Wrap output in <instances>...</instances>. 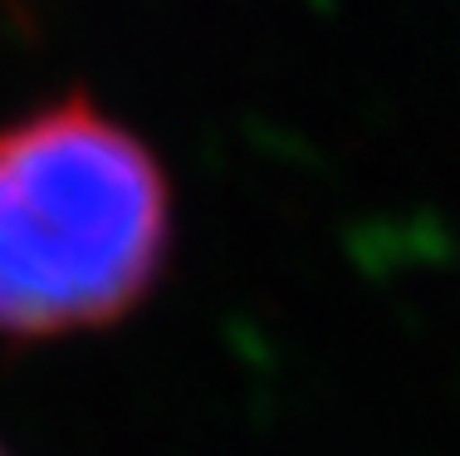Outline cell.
Returning <instances> with one entry per match:
<instances>
[{"label":"cell","instance_id":"1","mask_svg":"<svg viewBox=\"0 0 460 456\" xmlns=\"http://www.w3.org/2000/svg\"><path fill=\"white\" fill-rule=\"evenodd\" d=\"M167 182L152 152L59 103L0 133V334H69L118 319L167 255Z\"/></svg>","mask_w":460,"mask_h":456}]
</instances>
